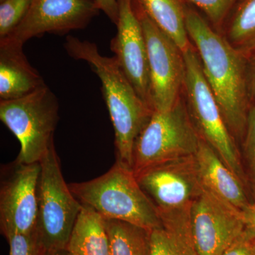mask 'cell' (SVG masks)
Listing matches in <instances>:
<instances>
[{
	"instance_id": "6da1fadb",
	"label": "cell",
	"mask_w": 255,
	"mask_h": 255,
	"mask_svg": "<svg viewBox=\"0 0 255 255\" xmlns=\"http://www.w3.org/2000/svg\"><path fill=\"white\" fill-rule=\"evenodd\" d=\"M186 26L225 123L238 147L244 137L252 104L247 85V58L188 3Z\"/></svg>"
},
{
	"instance_id": "7a4b0ae2",
	"label": "cell",
	"mask_w": 255,
	"mask_h": 255,
	"mask_svg": "<svg viewBox=\"0 0 255 255\" xmlns=\"http://www.w3.org/2000/svg\"><path fill=\"white\" fill-rule=\"evenodd\" d=\"M71 58L91 66L102 82V92L115 132L117 162L132 169L134 143L153 114L116 59L102 55L95 43L68 36L64 43Z\"/></svg>"
},
{
	"instance_id": "3957f363",
	"label": "cell",
	"mask_w": 255,
	"mask_h": 255,
	"mask_svg": "<svg viewBox=\"0 0 255 255\" xmlns=\"http://www.w3.org/2000/svg\"><path fill=\"white\" fill-rule=\"evenodd\" d=\"M68 185L82 205L92 208L105 220L124 221L149 232L162 226L157 209L132 169L117 161L103 175Z\"/></svg>"
},
{
	"instance_id": "277c9868",
	"label": "cell",
	"mask_w": 255,
	"mask_h": 255,
	"mask_svg": "<svg viewBox=\"0 0 255 255\" xmlns=\"http://www.w3.org/2000/svg\"><path fill=\"white\" fill-rule=\"evenodd\" d=\"M184 56L186 78L183 95L193 125L201 140L214 149L247 188L239 147L225 123L194 45L184 52Z\"/></svg>"
},
{
	"instance_id": "5b68a950",
	"label": "cell",
	"mask_w": 255,
	"mask_h": 255,
	"mask_svg": "<svg viewBox=\"0 0 255 255\" xmlns=\"http://www.w3.org/2000/svg\"><path fill=\"white\" fill-rule=\"evenodd\" d=\"M0 120L19 142L16 160L36 163L54 144L59 103L45 85L21 98L0 101Z\"/></svg>"
},
{
	"instance_id": "8992f818",
	"label": "cell",
	"mask_w": 255,
	"mask_h": 255,
	"mask_svg": "<svg viewBox=\"0 0 255 255\" xmlns=\"http://www.w3.org/2000/svg\"><path fill=\"white\" fill-rule=\"evenodd\" d=\"M40 165L36 233L47 253L66 250L82 204L64 179L54 144Z\"/></svg>"
},
{
	"instance_id": "52a82bcc",
	"label": "cell",
	"mask_w": 255,
	"mask_h": 255,
	"mask_svg": "<svg viewBox=\"0 0 255 255\" xmlns=\"http://www.w3.org/2000/svg\"><path fill=\"white\" fill-rule=\"evenodd\" d=\"M200 140L182 92L172 109L154 112L137 135L132 150V172L135 175L155 164L195 155Z\"/></svg>"
},
{
	"instance_id": "ba28073f",
	"label": "cell",
	"mask_w": 255,
	"mask_h": 255,
	"mask_svg": "<svg viewBox=\"0 0 255 255\" xmlns=\"http://www.w3.org/2000/svg\"><path fill=\"white\" fill-rule=\"evenodd\" d=\"M141 23L148 57L151 102L154 112L172 108L182 95L186 78L184 52L132 0Z\"/></svg>"
},
{
	"instance_id": "9c48e42d",
	"label": "cell",
	"mask_w": 255,
	"mask_h": 255,
	"mask_svg": "<svg viewBox=\"0 0 255 255\" xmlns=\"http://www.w3.org/2000/svg\"><path fill=\"white\" fill-rule=\"evenodd\" d=\"M135 177L159 216L190 210L204 189L194 155L155 164Z\"/></svg>"
},
{
	"instance_id": "30bf717a",
	"label": "cell",
	"mask_w": 255,
	"mask_h": 255,
	"mask_svg": "<svg viewBox=\"0 0 255 255\" xmlns=\"http://www.w3.org/2000/svg\"><path fill=\"white\" fill-rule=\"evenodd\" d=\"M40 162L15 160L1 169L0 230L5 238L36 232Z\"/></svg>"
},
{
	"instance_id": "8fae6325",
	"label": "cell",
	"mask_w": 255,
	"mask_h": 255,
	"mask_svg": "<svg viewBox=\"0 0 255 255\" xmlns=\"http://www.w3.org/2000/svg\"><path fill=\"white\" fill-rule=\"evenodd\" d=\"M190 218L199 255H222L246 228L242 211L205 187L193 202Z\"/></svg>"
},
{
	"instance_id": "7c38bea8",
	"label": "cell",
	"mask_w": 255,
	"mask_h": 255,
	"mask_svg": "<svg viewBox=\"0 0 255 255\" xmlns=\"http://www.w3.org/2000/svg\"><path fill=\"white\" fill-rule=\"evenodd\" d=\"M99 11L95 0H33L23 21L5 38L23 45L45 33L66 34L86 27Z\"/></svg>"
},
{
	"instance_id": "4fadbf2b",
	"label": "cell",
	"mask_w": 255,
	"mask_h": 255,
	"mask_svg": "<svg viewBox=\"0 0 255 255\" xmlns=\"http://www.w3.org/2000/svg\"><path fill=\"white\" fill-rule=\"evenodd\" d=\"M116 26L117 34L111 41V50L137 94L152 110L147 46L132 0H119Z\"/></svg>"
},
{
	"instance_id": "5bb4252c",
	"label": "cell",
	"mask_w": 255,
	"mask_h": 255,
	"mask_svg": "<svg viewBox=\"0 0 255 255\" xmlns=\"http://www.w3.org/2000/svg\"><path fill=\"white\" fill-rule=\"evenodd\" d=\"M194 155L204 187L240 211L251 205L253 202L246 186L209 144L201 139Z\"/></svg>"
},
{
	"instance_id": "9a60e30c",
	"label": "cell",
	"mask_w": 255,
	"mask_h": 255,
	"mask_svg": "<svg viewBox=\"0 0 255 255\" xmlns=\"http://www.w3.org/2000/svg\"><path fill=\"white\" fill-rule=\"evenodd\" d=\"M23 45L0 39V100H12L29 95L46 85L28 63Z\"/></svg>"
},
{
	"instance_id": "2e32d148",
	"label": "cell",
	"mask_w": 255,
	"mask_h": 255,
	"mask_svg": "<svg viewBox=\"0 0 255 255\" xmlns=\"http://www.w3.org/2000/svg\"><path fill=\"white\" fill-rule=\"evenodd\" d=\"M190 211L160 216L162 226L150 232V255H199L193 241Z\"/></svg>"
},
{
	"instance_id": "e0dca14e",
	"label": "cell",
	"mask_w": 255,
	"mask_h": 255,
	"mask_svg": "<svg viewBox=\"0 0 255 255\" xmlns=\"http://www.w3.org/2000/svg\"><path fill=\"white\" fill-rule=\"evenodd\" d=\"M66 250L69 255H110L105 219L92 208L82 205Z\"/></svg>"
},
{
	"instance_id": "ac0fdd59",
	"label": "cell",
	"mask_w": 255,
	"mask_h": 255,
	"mask_svg": "<svg viewBox=\"0 0 255 255\" xmlns=\"http://www.w3.org/2000/svg\"><path fill=\"white\" fill-rule=\"evenodd\" d=\"M183 52L192 46L186 26V0H133Z\"/></svg>"
},
{
	"instance_id": "d6986e66",
	"label": "cell",
	"mask_w": 255,
	"mask_h": 255,
	"mask_svg": "<svg viewBox=\"0 0 255 255\" xmlns=\"http://www.w3.org/2000/svg\"><path fill=\"white\" fill-rule=\"evenodd\" d=\"M245 58L255 55V0H240L219 32Z\"/></svg>"
},
{
	"instance_id": "ffe728a7",
	"label": "cell",
	"mask_w": 255,
	"mask_h": 255,
	"mask_svg": "<svg viewBox=\"0 0 255 255\" xmlns=\"http://www.w3.org/2000/svg\"><path fill=\"white\" fill-rule=\"evenodd\" d=\"M110 255H150V232L117 220H105Z\"/></svg>"
},
{
	"instance_id": "44dd1931",
	"label": "cell",
	"mask_w": 255,
	"mask_h": 255,
	"mask_svg": "<svg viewBox=\"0 0 255 255\" xmlns=\"http://www.w3.org/2000/svg\"><path fill=\"white\" fill-rule=\"evenodd\" d=\"M242 168L252 202L255 204V105H252L246 131L239 146Z\"/></svg>"
},
{
	"instance_id": "7402d4cb",
	"label": "cell",
	"mask_w": 255,
	"mask_h": 255,
	"mask_svg": "<svg viewBox=\"0 0 255 255\" xmlns=\"http://www.w3.org/2000/svg\"><path fill=\"white\" fill-rule=\"evenodd\" d=\"M199 10L208 22L221 31L230 14L240 0H186Z\"/></svg>"
},
{
	"instance_id": "603a6c76",
	"label": "cell",
	"mask_w": 255,
	"mask_h": 255,
	"mask_svg": "<svg viewBox=\"0 0 255 255\" xmlns=\"http://www.w3.org/2000/svg\"><path fill=\"white\" fill-rule=\"evenodd\" d=\"M33 0L0 1V39L9 36L23 21Z\"/></svg>"
},
{
	"instance_id": "cb8c5ba5",
	"label": "cell",
	"mask_w": 255,
	"mask_h": 255,
	"mask_svg": "<svg viewBox=\"0 0 255 255\" xmlns=\"http://www.w3.org/2000/svg\"><path fill=\"white\" fill-rule=\"evenodd\" d=\"M9 255H46L36 232L31 234H14L7 238Z\"/></svg>"
},
{
	"instance_id": "d4e9b609",
	"label": "cell",
	"mask_w": 255,
	"mask_h": 255,
	"mask_svg": "<svg viewBox=\"0 0 255 255\" xmlns=\"http://www.w3.org/2000/svg\"><path fill=\"white\" fill-rule=\"evenodd\" d=\"M222 255H255V233L245 228Z\"/></svg>"
},
{
	"instance_id": "484cf974",
	"label": "cell",
	"mask_w": 255,
	"mask_h": 255,
	"mask_svg": "<svg viewBox=\"0 0 255 255\" xmlns=\"http://www.w3.org/2000/svg\"><path fill=\"white\" fill-rule=\"evenodd\" d=\"M100 11H103L112 23L117 24L119 18V0H95Z\"/></svg>"
},
{
	"instance_id": "4316f807",
	"label": "cell",
	"mask_w": 255,
	"mask_h": 255,
	"mask_svg": "<svg viewBox=\"0 0 255 255\" xmlns=\"http://www.w3.org/2000/svg\"><path fill=\"white\" fill-rule=\"evenodd\" d=\"M247 85L252 104L255 105V55L247 58Z\"/></svg>"
},
{
	"instance_id": "83f0119b",
	"label": "cell",
	"mask_w": 255,
	"mask_h": 255,
	"mask_svg": "<svg viewBox=\"0 0 255 255\" xmlns=\"http://www.w3.org/2000/svg\"><path fill=\"white\" fill-rule=\"evenodd\" d=\"M246 227L255 234V204L252 203L246 209L242 211Z\"/></svg>"
},
{
	"instance_id": "f1b7e54d",
	"label": "cell",
	"mask_w": 255,
	"mask_h": 255,
	"mask_svg": "<svg viewBox=\"0 0 255 255\" xmlns=\"http://www.w3.org/2000/svg\"><path fill=\"white\" fill-rule=\"evenodd\" d=\"M46 255H69V253L67 250H62V251L50 252L47 253Z\"/></svg>"
},
{
	"instance_id": "f546056e",
	"label": "cell",
	"mask_w": 255,
	"mask_h": 255,
	"mask_svg": "<svg viewBox=\"0 0 255 255\" xmlns=\"http://www.w3.org/2000/svg\"><path fill=\"white\" fill-rule=\"evenodd\" d=\"M3 1V0H0V1Z\"/></svg>"
}]
</instances>
